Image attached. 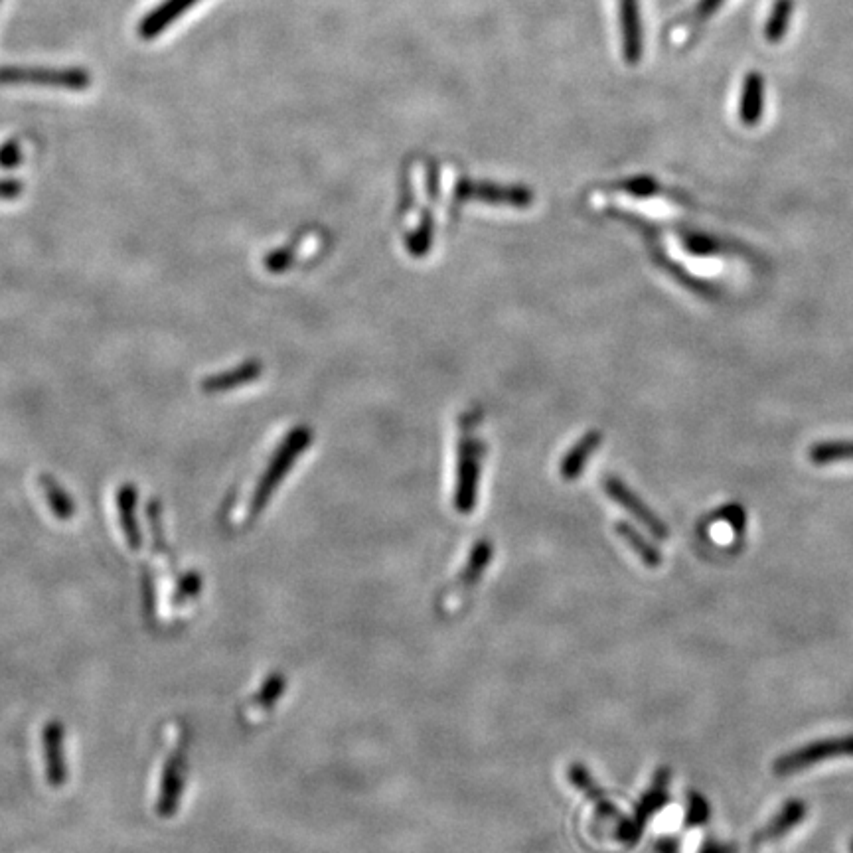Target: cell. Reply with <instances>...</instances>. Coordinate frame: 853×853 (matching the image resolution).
Segmentation results:
<instances>
[{"label": "cell", "instance_id": "cell-20", "mask_svg": "<svg viewBox=\"0 0 853 853\" xmlns=\"http://www.w3.org/2000/svg\"><path fill=\"white\" fill-rule=\"evenodd\" d=\"M709 816V808L707 802L701 796H692L690 800V810H688V826H699L707 820Z\"/></svg>", "mask_w": 853, "mask_h": 853}, {"label": "cell", "instance_id": "cell-12", "mask_svg": "<svg viewBox=\"0 0 853 853\" xmlns=\"http://www.w3.org/2000/svg\"><path fill=\"white\" fill-rule=\"evenodd\" d=\"M601 435L597 433V431H593V433H589V435H585L569 453H567V457H565V461H563V465H561V476L565 478V480H573V478H577L579 474H581V470H583V466L587 465V461H589V457H591V453L599 447V443H601Z\"/></svg>", "mask_w": 853, "mask_h": 853}, {"label": "cell", "instance_id": "cell-1", "mask_svg": "<svg viewBox=\"0 0 853 853\" xmlns=\"http://www.w3.org/2000/svg\"><path fill=\"white\" fill-rule=\"evenodd\" d=\"M309 443H311V431L305 429V427L295 429L287 437V441L275 453L271 465L265 470L263 478L257 484V490H255L253 500H251V514L253 516L263 510L265 502L271 498V494L277 488V484L287 476V472L291 470V466L295 465V459L309 447Z\"/></svg>", "mask_w": 853, "mask_h": 853}, {"label": "cell", "instance_id": "cell-6", "mask_svg": "<svg viewBox=\"0 0 853 853\" xmlns=\"http://www.w3.org/2000/svg\"><path fill=\"white\" fill-rule=\"evenodd\" d=\"M480 445L478 441L465 439L461 449V482L457 490V510L470 512L476 502V484H478V470H480Z\"/></svg>", "mask_w": 853, "mask_h": 853}, {"label": "cell", "instance_id": "cell-13", "mask_svg": "<svg viewBox=\"0 0 853 853\" xmlns=\"http://www.w3.org/2000/svg\"><path fill=\"white\" fill-rule=\"evenodd\" d=\"M135 502H137V490L133 484H123L119 494H117V504H119V514H121V524L123 530L127 534V540L133 547L141 545V536L135 524Z\"/></svg>", "mask_w": 853, "mask_h": 853}, {"label": "cell", "instance_id": "cell-5", "mask_svg": "<svg viewBox=\"0 0 853 853\" xmlns=\"http://www.w3.org/2000/svg\"><path fill=\"white\" fill-rule=\"evenodd\" d=\"M605 490H607V494L615 500V502H619L622 508L626 510V512H630L644 528H648L650 532H652V536L654 538H658V540H668V536H670V532H668V528H666V524L632 492V490H628L624 484H622L619 478H607L605 480Z\"/></svg>", "mask_w": 853, "mask_h": 853}, {"label": "cell", "instance_id": "cell-23", "mask_svg": "<svg viewBox=\"0 0 853 853\" xmlns=\"http://www.w3.org/2000/svg\"><path fill=\"white\" fill-rule=\"evenodd\" d=\"M22 194V184L18 180H0V200H14Z\"/></svg>", "mask_w": 853, "mask_h": 853}, {"label": "cell", "instance_id": "cell-11", "mask_svg": "<svg viewBox=\"0 0 853 853\" xmlns=\"http://www.w3.org/2000/svg\"><path fill=\"white\" fill-rule=\"evenodd\" d=\"M763 101H765V87H763V78L759 74H751L745 79V87H743V97H741V121L749 127H753L755 123L761 121L763 117Z\"/></svg>", "mask_w": 853, "mask_h": 853}, {"label": "cell", "instance_id": "cell-7", "mask_svg": "<svg viewBox=\"0 0 853 853\" xmlns=\"http://www.w3.org/2000/svg\"><path fill=\"white\" fill-rule=\"evenodd\" d=\"M622 52L628 64H636L642 54V26L638 0H621Z\"/></svg>", "mask_w": 853, "mask_h": 853}, {"label": "cell", "instance_id": "cell-16", "mask_svg": "<svg viewBox=\"0 0 853 853\" xmlns=\"http://www.w3.org/2000/svg\"><path fill=\"white\" fill-rule=\"evenodd\" d=\"M810 459L814 465L853 461V443H820L810 449Z\"/></svg>", "mask_w": 853, "mask_h": 853}, {"label": "cell", "instance_id": "cell-14", "mask_svg": "<svg viewBox=\"0 0 853 853\" xmlns=\"http://www.w3.org/2000/svg\"><path fill=\"white\" fill-rule=\"evenodd\" d=\"M617 532H619V536H621L622 540L628 543V545L636 551V555H638L646 565H650V567H658V565L662 563V555H660L658 547H656L654 543L648 542L646 538H642V536H640L632 526H628V524L621 522V524L617 526Z\"/></svg>", "mask_w": 853, "mask_h": 853}, {"label": "cell", "instance_id": "cell-2", "mask_svg": "<svg viewBox=\"0 0 853 853\" xmlns=\"http://www.w3.org/2000/svg\"><path fill=\"white\" fill-rule=\"evenodd\" d=\"M840 757H853V735L828 737V739H820L810 745H804L800 749H794L778 757L773 769L776 775H792L802 769H810L814 765L840 759Z\"/></svg>", "mask_w": 853, "mask_h": 853}, {"label": "cell", "instance_id": "cell-22", "mask_svg": "<svg viewBox=\"0 0 853 853\" xmlns=\"http://www.w3.org/2000/svg\"><path fill=\"white\" fill-rule=\"evenodd\" d=\"M624 188L628 194H634V196H650L654 194L656 184L650 178H634V180H628Z\"/></svg>", "mask_w": 853, "mask_h": 853}, {"label": "cell", "instance_id": "cell-8", "mask_svg": "<svg viewBox=\"0 0 853 853\" xmlns=\"http://www.w3.org/2000/svg\"><path fill=\"white\" fill-rule=\"evenodd\" d=\"M198 0H164L160 6H156L153 12L145 16V20L139 24V36L143 40H153L166 26H170L174 20H178L186 10H190Z\"/></svg>", "mask_w": 853, "mask_h": 853}, {"label": "cell", "instance_id": "cell-17", "mask_svg": "<svg viewBox=\"0 0 853 853\" xmlns=\"http://www.w3.org/2000/svg\"><path fill=\"white\" fill-rule=\"evenodd\" d=\"M790 16H792V0H778L775 8H773L771 20L767 24V32H765L769 42H778L786 34Z\"/></svg>", "mask_w": 853, "mask_h": 853}, {"label": "cell", "instance_id": "cell-9", "mask_svg": "<svg viewBox=\"0 0 853 853\" xmlns=\"http://www.w3.org/2000/svg\"><path fill=\"white\" fill-rule=\"evenodd\" d=\"M806 814H808V808H806V804L802 800H790V802H786L782 806V810L771 820V824L767 828H763L755 836L753 844L755 846H763L767 842H775L778 838H782L784 834H788L790 830H794L804 820Z\"/></svg>", "mask_w": 853, "mask_h": 853}, {"label": "cell", "instance_id": "cell-19", "mask_svg": "<svg viewBox=\"0 0 853 853\" xmlns=\"http://www.w3.org/2000/svg\"><path fill=\"white\" fill-rule=\"evenodd\" d=\"M22 162V151H20V143L18 141H6L0 147V168L4 170H12Z\"/></svg>", "mask_w": 853, "mask_h": 853}, {"label": "cell", "instance_id": "cell-15", "mask_svg": "<svg viewBox=\"0 0 853 853\" xmlns=\"http://www.w3.org/2000/svg\"><path fill=\"white\" fill-rule=\"evenodd\" d=\"M40 486H42V490H44V494H46V498L50 502L52 512L58 518L66 520V518H70L74 514V504H72L70 496L60 488V484L50 474H42L40 476Z\"/></svg>", "mask_w": 853, "mask_h": 853}, {"label": "cell", "instance_id": "cell-21", "mask_svg": "<svg viewBox=\"0 0 853 853\" xmlns=\"http://www.w3.org/2000/svg\"><path fill=\"white\" fill-rule=\"evenodd\" d=\"M721 2L723 0H701L698 4V8L692 12V16H690V26L692 28H696L699 26L701 22H705L719 6H721Z\"/></svg>", "mask_w": 853, "mask_h": 853}, {"label": "cell", "instance_id": "cell-3", "mask_svg": "<svg viewBox=\"0 0 853 853\" xmlns=\"http://www.w3.org/2000/svg\"><path fill=\"white\" fill-rule=\"evenodd\" d=\"M91 83V76L81 68H24L4 66L0 68V85H44L83 91Z\"/></svg>", "mask_w": 853, "mask_h": 853}, {"label": "cell", "instance_id": "cell-10", "mask_svg": "<svg viewBox=\"0 0 853 853\" xmlns=\"http://www.w3.org/2000/svg\"><path fill=\"white\" fill-rule=\"evenodd\" d=\"M263 374V366L257 360H249L245 364H241L239 368L228 370L224 374H216L210 376L202 382V389L208 393H218V391H230V389L241 388L245 384L255 382L259 376Z\"/></svg>", "mask_w": 853, "mask_h": 853}, {"label": "cell", "instance_id": "cell-18", "mask_svg": "<svg viewBox=\"0 0 853 853\" xmlns=\"http://www.w3.org/2000/svg\"><path fill=\"white\" fill-rule=\"evenodd\" d=\"M431 239H433V218H431V214H425L417 232L409 235L407 249L413 255H423L431 247Z\"/></svg>", "mask_w": 853, "mask_h": 853}, {"label": "cell", "instance_id": "cell-24", "mask_svg": "<svg viewBox=\"0 0 853 853\" xmlns=\"http://www.w3.org/2000/svg\"><path fill=\"white\" fill-rule=\"evenodd\" d=\"M850 852L853 853V840H852V842H850Z\"/></svg>", "mask_w": 853, "mask_h": 853}, {"label": "cell", "instance_id": "cell-4", "mask_svg": "<svg viewBox=\"0 0 853 853\" xmlns=\"http://www.w3.org/2000/svg\"><path fill=\"white\" fill-rule=\"evenodd\" d=\"M457 200L466 202V200H480V202H490V204H510L516 208H526L534 202V194L528 188H520V186H496V184H486V182H470L463 180L457 186Z\"/></svg>", "mask_w": 853, "mask_h": 853}]
</instances>
